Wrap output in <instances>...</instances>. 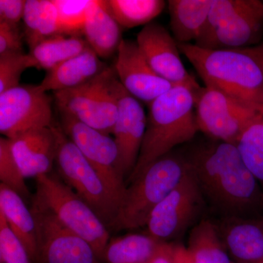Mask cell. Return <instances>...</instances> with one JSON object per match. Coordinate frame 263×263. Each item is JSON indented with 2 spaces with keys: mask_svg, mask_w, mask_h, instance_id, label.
Instances as JSON below:
<instances>
[{
  "mask_svg": "<svg viewBox=\"0 0 263 263\" xmlns=\"http://www.w3.org/2000/svg\"><path fill=\"white\" fill-rule=\"evenodd\" d=\"M199 130L216 141L236 144L263 114L213 88L202 87L195 103Z\"/></svg>",
  "mask_w": 263,
  "mask_h": 263,
  "instance_id": "obj_8",
  "label": "cell"
},
{
  "mask_svg": "<svg viewBox=\"0 0 263 263\" xmlns=\"http://www.w3.org/2000/svg\"><path fill=\"white\" fill-rule=\"evenodd\" d=\"M136 43L157 75L174 86H187L198 95L201 86L185 68L178 43L163 26L154 22L144 26L137 35Z\"/></svg>",
  "mask_w": 263,
  "mask_h": 263,
  "instance_id": "obj_13",
  "label": "cell"
},
{
  "mask_svg": "<svg viewBox=\"0 0 263 263\" xmlns=\"http://www.w3.org/2000/svg\"><path fill=\"white\" fill-rule=\"evenodd\" d=\"M25 5V0H0V22L18 25Z\"/></svg>",
  "mask_w": 263,
  "mask_h": 263,
  "instance_id": "obj_35",
  "label": "cell"
},
{
  "mask_svg": "<svg viewBox=\"0 0 263 263\" xmlns=\"http://www.w3.org/2000/svg\"><path fill=\"white\" fill-rule=\"evenodd\" d=\"M262 263H263V262H262Z\"/></svg>",
  "mask_w": 263,
  "mask_h": 263,
  "instance_id": "obj_39",
  "label": "cell"
},
{
  "mask_svg": "<svg viewBox=\"0 0 263 263\" xmlns=\"http://www.w3.org/2000/svg\"><path fill=\"white\" fill-rule=\"evenodd\" d=\"M239 51L247 53L249 57L258 64L263 73V41L256 46H249L248 48H239Z\"/></svg>",
  "mask_w": 263,
  "mask_h": 263,
  "instance_id": "obj_37",
  "label": "cell"
},
{
  "mask_svg": "<svg viewBox=\"0 0 263 263\" xmlns=\"http://www.w3.org/2000/svg\"><path fill=\"white\" fill-rule=\"evenodd\" d=\"M145 263H174L173 260V245L164 243L157 254Z\"/></svg>",
  "mask_w": 263,
  "mask_h": 263,
  "instance_id": "obj_36",
  "label": "cell"
},
{
  "mask_svg": "<svg viewBox=\"0 0 263 263\" xmlns=\"http://www.w3.org/2000/svg\"><path fill=\"white\" fill-rule=\"evenodd\" d=\"M59 124L120 202L127 186L121 171L119 149L114 137L67 114H60Z\"/></svg>",
  "mask_w": 263,
  "mask_h": 263,
  "instance_id": "obj_12",
  "label": "cell"
},
{
  "mask_svg": "<svg viewBox=\"0 0 263 263\" xmlns=\"http://www.w3.org/2000/svg\"><path fill=\"white\" fill-rule=\"evenodd\" d=\"M185 157L204 200L221 217L251 218L262 207L260 185L235 144L217 141L196 147Z\"/></svg>",
  "mask_w": 263,
  "mask_h": 263,
  "instance_id": "obj_1",
  "label": "cell"
},
{
  "mask_svg": "<svg viewBox=\"0 0 263 263\" xmlns=\"http://www.w3.org/2000/svg\"><path fill=\"white\" fill-rule=\"evenodd\" d=\"M22 40L18 25L0 22V56L24 52Z\"/></svg>",
  "mask_w": 263,
  "mask_h": 263,
  "instance_id": "obj_34",
  "label": "cell"
},
{
  "mask_svg": "<svg viewBox=\"0 0 263 263\" xmlns=\"http://www.w3.org/2000/svg\"><path fill=\"white\" fill-rule=\"evenodd\" d=\"M262 33L263 3L249 0L245 9L232 15L195 45L205 49H239L258 44Z\"/></svg>",
  "mask_w": 263,
  "mask_h": 263,
  "instance_id": "obj_16",
  "label": "cell"
},
{
  "mask_svg": "<svg viewBox=\"0 0 263 263\" xmlns=\"http://www.w3.org/2000/svg\"><path fill=\"white\" fill-rule=\"evenodd\" d=\"M0 213L25 247L31 261L34 262L37 254V231L34 216L26 205L23 197L2 183Z\"/></svg>",
  "mask_w": 263,
  "mask_h": 263,
  "instance_id": "obj_23",
  "label": "cell"
},
{
  "mask_svg": "<svg viewBox=\"0 0 263 263\" xmlns=\"http://www.w3.org/2000/svg\"><path fill=\"white\" fill-rule=\"evenodd\" d=\"M89 48L84 38L58 34L38 43L29 50V54L34 68L48 72Z\"/></svg>",
  "mask_w": 263,
  "mask_h": 263,
  "instance_id": "obj_26",
  "label": "cell"
},
{
  "mask_svg": "<svg viewBox=\"0 0 263 263\" xmlns=\"http://www.w3.org/2000/svg\"><path fill=\"white\" fill-rule=\"evenodd\" d=\"M215 226L230 258L238 263L263 262V219L224 216Z\"/></svg>",
  "mask_w": 263,
  "mask_h": 263,
  "instance_id": "obj_17",
  "label": "cell"
},
{
  "mask_svg": "<svg viewBox=\"0 0 263 263\" xmlns=\"http://www.w3.org/2000/svg\"><path fill=\"white\" fill-rule=\"evenodd\" d=\"M57 137V173L69 186L112 229L119 206L118 198L98 171L70 141L60 124L53 123Z\"/></svg>",
  "mask_w": 263,
  "mask_h": 263,
  "instance_id": "obj_5",
  "label": "cell"
},
{
  "mask_svg": "<svg viewBox=\"0 0 263 263\" xmlns=\"http://www.w3.org/2000/svg\"><path fill=\"white\" fill-rule=\"evenodd\" d=\"M262 209H263V203H262Z\"/></svg>",
  "mask_w": 263,
  "mask_h": 263,
  "instance_id": "obj_38",
  "label": "cell"
},
{
  "mask_svg": "<svg viewBox=\"0 0 263 263\" xmlns=\"http://www.w3.org/2000/svg\"><path fill=\"white\" fill-rule=\"evenodd\" d=\"M235 146L247 168L263 187V119L250 126Z\"/></svg>",
  "mask_w": 263,
  "mask_h": 263,
  "instance_id": "obj_28",
  "label": "cell"
},
{
  "mask_svg": "<svg viewBox=\"0 0 263 263\" xmlns=\"http://www.w3.org/2000/svg\"><path fill=\"white\" fill-rule=\"evenodd\" d=\"M146 125L147 116L141 102L129 94L121 84L118 117L112 135L119 149V164L125 181L136 167Z\"/></svg>",
  "mask_w": 263,
  "mask_h": 263,
  "instance_id": "obj_15",
  "label": "cell"
},
{
  "mask_svg": "<svg viewBox=\"0 0 263 263\" xmlns=\"http://www.w3.org/2000/svg\"><path fill=\"white\" fill-rule=\"evenodd\" d=\"M29 68H34L29 53L21 52L0 56V94L19 86L22 74Z\"/></svg>",
  "mask_w": 263,
  "mask_h": 263,
  "instance_id": "obj_31",
  "label": "cell"
},
{
  "mask_svg": "<svg viewBox=\"0 0 263 263\" xmlns=\"http://www.w3.org/2000/svg\"><path fill=\"white\" fill-rule=\"evenodd\" d=\"M105 5L122 28L133 29L153 22L163 11V0H105Z\"/></svg>",
  "mask_w": 263,
  "mask_h": 263,
  "instance_id": "obj_27",
  "label": "cell"
},
{
  "mask_svg": "<svg viewBox=\"0 0 263 263\" xmlns=\"http://www.w3.org/2000/svg\"><path fill=\"white\" fill-rule=\"evenodd\" d=\"M174 263H232L214 222L203 219L190 232L187 247L174 245Z\"/></svg>",
  "mask_w": 263,
  "mask_h": 263,
  "instance_id": "obj_19",
  "label": "cell"
},
{
  "mask_svg": "<svg viewBox=\"0 0 263 263\" xmlns=\"http://www.w3.org/2000/svg\"><path fill=\"white\" fill-rule=\"evenodd\" d=\"M205 202L189 169L181 182L152 211L146 223L147 234L169 243L193 224Z\"/></svg>",
  "mask_w": 263,
  "mask_h": 263,
  "instance_id": "obj_10",
  "label": "cell"
},
{
  "mask_svg": "<svg viewBox=\"0 0 263 263\" xmlns=\"http://www.w3.org/2000/svg\"><path fill=\"white\" fill-rule=\"evenodd\" d=\"M38 85H19L0 94V133L12 139L53 124L52 98Z\"/></svg>",
  "mask_w": 263,
  "mask_h": 263,
  "instance_id": "obj_11",
  "label": "cell"
},
{
  "mask_svg": "<svg viewBox=\"0 0 263 263\" xmlns=\"http://www.w3.org/2000/svg\"><path fill=\"white\" fill-rule=\"evenodd\" d=\"M0 181L23 198L30 195L20 167L12 151L11 142L8 138H0Z\"/></svg>",
  "mask_w": 263,
  "mask_h": 263,
  "instance_id": "obj_30",
  "label": "cell"
},
{
  "mask_svg": "<svg viewBox=\"0 0 263 263\" xmlns=\"http://www.w3.org/2000/svg\"><path fill=\"white\" fill-rule=\"evenodd\" d=\"M196 98L197 93L192 88L175 85L148 105L141 152L126 186L156 160L195 136L199 131L195 110Z\"/></svg>",
  "mask_w": 263,
  "mask_h": 263,
  "instance_id": "obj_2",
  "label": "cell"
},
{
  "mask_svg": "<svg viewBox=\"0 0 263 263\" xmlns=\"http://www.w3.org/2000/svg\"><path fill=\"white\" fill-rule=\"evenodd\" d=\"M120 88L114 67L108 66L94 79L78 87L53 93L60 114L111 135L118 117Z\"/></svg>",
  "mask_w": 263,
  "mask_h": 263,
  "instance_id": "obj_7",
  "label": "cell"
},
{
  "mask_svg": "<svg viewBox=\"0 0 263 263\" xmlns=\"http://www.w3.org/2000/svg\"><path fill=\"white\" fill-rule=\"evenodd\" d=\"M0 261L1 263H31L27 249L10 229L0 213Z\"/></svg>",
  "mask_w": 263,
  "mask_h": 263,
  "instance_id": "obj_32",
  "label": "cell"
},
{
  "mask_svg": "<svg viewBox=\"0 0 263 263\" xmlns=\"http://www.w3.org/2000/svg\"><path fill=\"white\" fill-rule=\"evenodd\" d=\"M10 140L13 155L25 179H36L53 171L57 137L52 125L26 132Z\"/></svg>",
  "mask_w": 263,
  "mask_h": 263,
  "instance_id": "obj_18",
  "label": "cell"
},
{
  "mask_svg": "<svg viewBox=\"0 0 263 263\" xmlns=\"http://www.w3.org/2000/svg\"><path fill=\"white\" fill-rule=\"evenodd\" d=\"M30 209L37 231L34 263H103L89 242L62 224L34 197Z\"/></svg>",
  "mask_w": 263,
  "mask_h": 263,
  "instance_id": "obj_9",
  "label": "cell"
},
{
  "mask_svg": "<svg viewBox=\"0 0 263 263\" xmlns=\"http://www.w3.org/2000/svg\"><path fill=\"white\" fill-rule=\"evenodd\" d=\"M164 243L148 234L125 235L109 240L103 263H145L157 254Z\"/></svg>",
  "mask_w": 263,
  "mask_h": 263,
  "instance_id": "obj_25",
  "label": "cell"
},
{
  "mask_svg": "<svg viewBox=\"0 0 263 263\" xmlns=\"http://www.w3.org/2000/svg\"><path fill=\"white\" fill-rule=\"evenodd\" d=\"M212 0H170V26L178 43L196 42L205 27Z\"/></svg>",
  "mask_w": 263,
  "mask_h": 263,
  "instance_id": "obj_22",
  "label": "cell"
},
{
  "mask_svg": "<svg viewBox=\"0 0 263 263\" xmlns=\"http://www.w3.org/2000/svg\"><path fill=\"white\" fill-rule=\"evenodd\" d=\"M22 20L24 38L29 50L60 34L58 14L53 0H27Z\"/></svg>",
  "mask_w": 263,
  "mask_h": 263,
  "instance_id": "obj_24",
  "label": "cell"
},
{
  "mask_svg": "<svg viewBox=\"0 0 263 263\" xmlns=\"http://www.w3.org/2000/svg\"><path fill=\"white\" fill-rule=\"evenodd\" d=\"M58 14L60 34L81 37L91 0H53Z\"/></svg>",
  "mask_w": 263,
  "mask_h": 263,
  "instance_id": "obj_29",
  "label": "cell"
},
{
  "mask_svg": "<svg viewBox=\"0 0 263 263\" xmlns=\"http://www.w3.org/2000/svg\"><path fill=\"white\" fill-rule=\"evenodd\" d=\"M107 67L89 48L48 71L41 85L46 91L53 92L73 89L94 79Z\"/></svg>",
  "mask_w": 263,
  "mask_h": 263,
  "instance_id": "obj_21",
  "label": "cell"
},
{
  "mask_svg": "<svg viewBox=\"0 0 263 263\" xmlns=\"http://www.w3.org/2000/svg\"><path fill=\"white\" fill-rule=\"evenodd\" d=\"M248 3L249 0H212L206 23L196 42L209 36L232 15L245 9Z\"/></svg>",
  "mask_w": 263,
  "mask_h": 263,
  "instance_id": "obj_33",
  "label": "cell"
},
{
  "mask_svg": "<svg viewBox=\"0 0 263 263\" xmlns=\"http://www.w3.org/2000/svg\"><path fill=\"white\" fill-rule=\"evenodd\" d=\"M114 67L124 89L148 105L174 86L151 67L136 41L123 39Z\"/></svg>",
  "mask_w": 263,
  "mask_h": 263,
  "instance_id": "obj_14",
  "label": "cell"
},
{
  "mask_svg": "<svg viewBox=\"0 0 263 263\" xmlns=\"http://www.w3.org/2000/svg\"><path fill=\"white\" fill-rule=\"evenodd\" d=\"M189 171L186 157L171 152L154 162L127 185L112 229L116 231L146 227L155 208Z\"/></svg>",
  "mask_w": 263,
  "mask_h": 263,
  "instance_id": "obj_4",
  "label": "cell"
},
{
  "mask_svg": "<svg viewBox=\"0 0 263 263\" xmlns=\"http://www.w3.org/2000/svg\"><path fill=\"white\" fill-rule=\"evenodd\" d=\"M83 35L100 59H109L117 53L123 41L122 27L107 8L105 1L91 0Z\"/></svg>",
  "mask_w": 263,
  "mask_h": 263,
  "instance_id": "obj_20",
  "label": "cell"
},
{
  "mask_svg": "<svg viewBox=\"0 0 263 263\" xmlns=\"http://www.w3.org/2000/svg\"><path fill=\"white\" fill-rule=\"evenodd\" d=\"M178 46L205 86L263 114V73L252 57L238 49H205L191 43Z\"/></svg>",
  "mask_w": 263,
  "mask_h": 263,
  "instance_id": "obj_3",
  "label": "cell"
},
{
  "mask_svg": "<svg viewBox=\"0 0 263 263\" xmlns=\"http://www.w3.org/2000/svg\"><path fill=\"white\" fill-rule=\"evenodd\" d=\"M33 197L67 228L89 242L103 261L104 252L110 240L108 228L57 173L51 171L36 178V193Z\"/></svg>",
  "mask_w": 263,
  "mask_h": 263,
  "instance_id": "obj_6",
  "label": "cell"
}]
</instances>
